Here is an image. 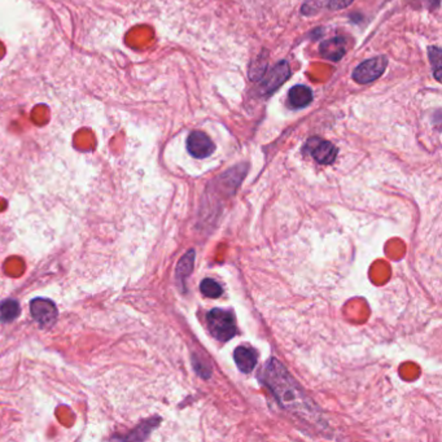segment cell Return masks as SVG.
<instances>
[{"label":"cell","mask_w":442,"mask_h":442,"mask_svg":"<svg viewBox=\"0 0 442 442\" xmlns=\"http://www.w3.org/2000/svg\"><path fill=\"white\" fill-rule=\"evenodd\" d=\"M262 379L284 409L303 416L314 412L310 400L303 394L299 384L294 382L287 369L278 360L272 358L265 366Z\"/></svg>","instance_id":"6da1fadb"},{"label":"cell","mask_w":442,"mask_h":442,"mask_svg":"<svg viewBox=\"0 0 442 442\" xmlns=\"http://www.w3.org/2000/svg\"><path fill=\"white\" fill-rule=\"evenodd\" d=\"M211 335L220 342H230L236 335V323L231 312L223 309H213L206 315Z\"/></svg>","instance_id":"7a4b0ae2"},{"label":"cell","mask_w":442,"mask_h":442,"mask_svg":"<svg viewBox=\"0 0 442 442\" xmlns=\"http://www.w3.org/2000/svg\"><path fill=\"white\" fill-rule=\"evenodd\" d=\"M388 59L385 56H376L370 60L363 61L353 71V80L360 85H367L382 77L387 69Z\"/></svg>","instance_id":"3957f363"},{"label":"cell","mask_w":442,"mask_h":442,"mask_svg":"<svg viewBox=\"0 0 442 442\" xmlns=\"http://www.w3.org/2000/svg\"><path fill=\"white\" fill-rule=\"evenodd\" d=\"M303 150L321 165H330L337 157V148L331 141H323L318 136H312L306 141Z\"/></svg>","instance_id":"277c9868"},{"label":"cell","mask_w":442,"mask_h":442,"mask_svg":"<svg viewBox=\"0 0 442 442\" xmlns=\"http://www.w3.org/2000/svg\"><path fill=\"white\" fill-rule=\"evenodd\" d=\"M30 312L34 321H37L40 327H50L58 318V309L55 303L42 297L34 299L30 302Z\"/></svg>","instance_id":"5b68a950"},{"label":"cell","mask_w":442,"mask_h":442,"mask_svg":"<svg viewBox=\"0 0 442 442\" xmlns=\"http://www.w3.org/2000/svg\"><path fill=\"white\" fill-rule=\"evenodd\" d=\"M291 68L287 61H281L272 68L270 73L262 80L261 90L263 95H272L274 91L278 90L285 80L290 78Z\"/></svg>","instance_id":"8992f818"},{"label":"cell","mask_w":442,"mask_h":442,"mask_svg":"<svg viewBox=\"0 0 442 442\" xmlns=\"http://www.w3.org/2000/svg\"><path fill=\"white\" fill-rule=\"evenodd\" d=\"M187 150L195 159H206L215 150L214 143L202 131H193L187 139Z\"/></svg>","instance_id":"52a82bcc"},{"label":"cell","mask_w":442,"mask_h":442,"mask_svg":"<svg viewBox=\"0 0 442 442\" xmlns=\"http://www.w3.org/2000/svg\"><path fill=\"white\" fill-rule=\"evenodd\" d=\"M319 51H321V55L324 59L335 61V62L340 61L344 58V55L346 53V40L342 37H335V38L323 42L319 47Z\"/></svg>","instance_id":"ba28073f"},{"label":"cell","mask_w":442,"mask_h":442,"mask_svg":"<svg viewBox=\"0 0 442 442\" xmlns=\"http://www.w3.org/2000/svg\"><path fill=\"white\" fill-rule=\"evenodd\" d=\"M233 360L241 372L249 373L254 370V367L257 364V353L251 348L239 346L233 353Z\"/></svg>","instance_id":"9c48e42d"},{"label":"cell","mask_w":442,"mask_h":442,"mask_svg":"<svg viewBox=\"0 0 442 442\" xmlns=\"http://www.w3.org/2000/svg\"><path fill=\"white\" fill-rule=\"evenodd\" d=\"M312 101V92L308 86L297 85L292 87L288 94V103L292 108H305Z\"/></svg>","instance_id":"30bf717a"},{"label":"cell","mask_w":442,"mask_h":442,"mask_svg":"<svg viewBox=\"0 0 442 442\" xmlns=\"http://www.w3.org/2000/svg\"><path fill=\"white\" fill-rule=\"evenodd\" d=\"M193 263H195V251H190L186 256L182 257L181 261L177 266V281L183 290L186 287V281L193 270Z\"/></svg>","instance_id":"8fae6325"},{"label":"cell","mask_w":442,"mask_h":442,"mask_svg":"<svg viewBox=\"0 0 442 442\" xmlns=\"http://www.w3.org/2000/svg\"><path fill=\"white\" fill-rule=\"evenodd\" d=\"M20 314V305L16 300H6L0 303V321L10 323Z\"/></svg>","instance_id":"7c38bea8"},{"label":"cell","mask_w":442,"mask_h":442,"mask_svg":"<svg viewBox=\"0 0 442 442\" xmlns=\"http://www.w3.org/2000/svg\"><path fill=\"white\" fill-rule=\"evenodd\" d=\"M353 0H317L314 3H306L305 6H314L308 10H339L346 8L352 4Z\"/></svg>","instance_id":"4fadbf2b"},{"label":"cell","mask_w":442,"mask_h":442,"mask_svg":"<svg viewBox=\"0 0 442 442\" xmlns=\"http://www.w3.org/2000/svg\"><path fill=\"white\" fill-rule=\"evenodd\" d=\"M200 291L204 296L209 299H217L223 293L221 285L213 279H204L201 281Z\"/></svg>","instance_id":"5bb4252c"},{"label":"cell","mask_w":442,"mask_h":442,"mask_svg":"<svg viewBox=\"0 0 442 442\" xmlns=\"http://www.w3.org/2000/svg\"><path fill=\"white\" fill-rule=\"evenodd\" d=\"M430 52V60L432 62L433 71L436 80H441V50L436 46H432L428 48Z\"/></svg>","instance_id":"9a60e30c"}]
</instances>
